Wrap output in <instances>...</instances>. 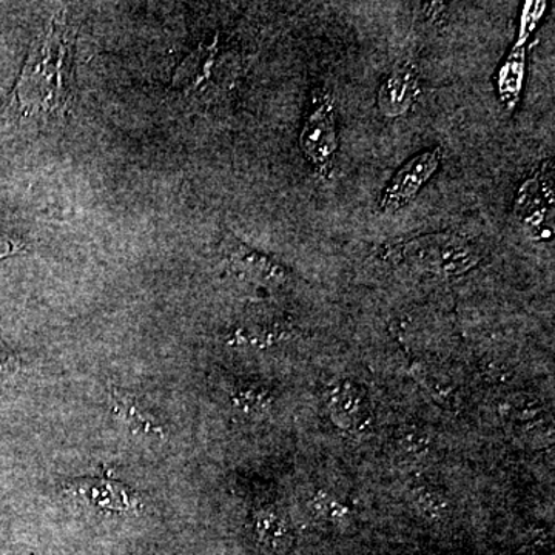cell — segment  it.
<instances>
[{"instance_id": "6", "label": "cell", "mask_w": 555, "mask_h": 555, "mask_svg": "<svg viewBox=\"0 0 555 555\" xmlns=\"http://www.w3.org/2000/svg\"><path fill=\"white\" fill-rule=\"evenodd\" d=\"M65 492L72 499L78 500L80 505L93 507L104 514L127 516L130 513H138L141 507L130 488L107 477L79 478L68 483Z\"/></svg>"}, {"instance_id": "7", "label": "cell", "mask_w": 555, "mask_h": 555, "mask_svg": "<svg viewBox=\"0 0 555 555\" xmlns=\"http://www.w3.org/2000/svg\"><path fill=\"white\" fill-rule=\"evenodd\" d=\"M420 94V73L411 62L398 64L378 91V108L387 118L404 115Z\"/></svg>"}, {"instance_id": "3", "label": "cell", "mask_w": 555, "mask_h": 555, "mask_svg": "<svg viewBox=\"0 0 555 555\" xmlns=\"http://www.w3.org/2000/svg\"><path fill=\"white\" fill-rule=\"evenodd\" d=\"M299 145L318 173L328 177L337 155L338 133L335 102L327 90L313 93L308 118L299 134Z\"/></svg>"}, {"instance_id": "11", "label": "cell", "mask_w": 555, "mask_h": 555, "mask_svg": "<svg viewBox=\"0 0 555 555\" xmlns=\"http://www.w3.org/2000/svg\"><path fill=\"white\" fill-rule=\"evenodd\" d=\"M17 367V358L11 356L5 347L0 346V374H9Z\"/></svg>"}, {"instance_id": "1", "label": "cell", "mask_w": 555, "mask_h": 555, "mask_svg": "<svg viewBox=\"0 0 555 555\" xmlns=\"http://www.w3.org/2000/svg\"><path fill=\"white\" fill-rule=\"evenodd\" d=\"M73 100L72 51L64 22L54 20L49 30L31 47L13 101L24 115L61 113Z\"/></svg>"}, {"instance_id": "5", "label": "cell", "mask_w": 555, "mask_h": 555, "mask_svg": "<svg viewBox=\"0 0 555 555\" xmlns=\"http://www.w3.org/2000/svg\"><path fill=\"white\" fill-rule=\"evenodd\" d=\"M221 251L225 264L235 275L262 286H280L287 281L288 273L268 255L248 247L243 241L224 233Z\"/></svg>"}, {"instance_id": "8", "label": "cell", "mask_w": 555, "mask_h": 555, "mask_svg": "<svg viewBox=\"0 0 555 555\" xmlns=\"http://www.w3.org/2000/svg\"><path fill=\"white\" fill-rule=\"evenodd\" d=\"M109 401H112L113 415L119 420L131 434L137 436H159L164 437L163 427L156 425L152 418L139 406L137 398L124 392L119 387L109 389Z\"/></svg>"}, {"instance_id": "2", "label": "cell", "mask_w": 555, "mask_h": 555, "mask_svg": "<svg viewBox=\"0 0 555 555\" xmlns=\"http://www.w3.org/2000/svg\"><path fill=\"white\" fill-rule=\"evenodd\" d=\"M387 257L443 276L465 275L480 262V251L473 241L456 233H433L393 244Z\"/></svg>"}, {"instance_id": "4", "label": "cell", "mask_w": 555, "mask_h": 555, "mask_svg": "<svg viewBox=\"0 0 555 555\" xmlns=\"http://www.w3.org/2000/svg\"><path fill=\"white\" fill-rule=\"evenodd\" d=\"M441 158H443V152L440 147H436L425 150L409 159L390 179L379 198V208L385 214H396L400 208L406 207L434 177L440 167Z\"/></svg>"}, {"instance_id": "10", "label": "cell", "mask_w": 555, "mask_h": 555, "mask_svg": "<svg viewBox=\"0 0 555 555\" xmlns=\"http://www.w3.org/2000/svg\"><path fill=\"white\" fill-rule=\"evenodd\" d=\"M25 248H27L25 247V244L20 243V241L3 238V236H0V258L10 257V255L25 250Z\"/></svg>"}, {"instance_id": "9", "label": "cell", "mask_w": 555, "mask_h": 555, "mask_svg": "<svg viewBox=\"0 0 555 555\" xmlns=\"http://www.w3.org/2000/svg\"><path fill=\"white\" fill-rule=\"evenodd\" d=\"M255 529H257L259 540L268 546L276 547L286 535V529H284L281 518L275 513H269V511H261L258 514Z\"/></svg>"}]
</instances>
